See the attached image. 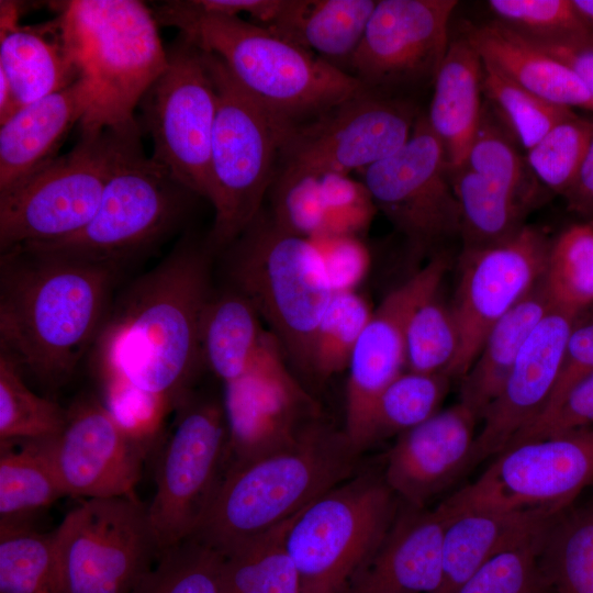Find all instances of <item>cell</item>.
Returning <instances> with one entry per match:
<instances>
[{
	"mask_svg": "<svg viewBox=\"0 0 593 593\" xmlns=\"http://www.w3.org/2000/svg\"><path fill=\"white\" fill-rule=\"evenodd\" d=\"M482 58L467 33L450 40L434 79V93L426 115L440 141L449 170L465 165L481 122Z\"/></svg>",
	"mask_w": 593,
	"mask_h": 593,
	"instance_id": "27",
	"label": "cell"
},
{
	"mask_svg": "<svg viewBox=\"0 0 593 593\" xmlns=\"http://www.w3.org/2000/svg\"><path fill=\"white\" fill-rule=\"evenodd\" d=\"M167 67L148 90L152 158L182 187L206 198L217 98L201 48L184 35L167 51Z\"/></svg>",
	"mask_w": 593,
	"mask_h": 593,
	"instance_id": "15",
	"label": "cell"
},
{
	"mask_svg": "<svg viewBox=\"0 0 593 593\" xmlns=\"http://www.w3.org/2000/svg\"><path fill=\"white\" fill-rule=\"evenodd\" d=\"M66 410L61 432L42 439L66 495L135 497L149 454L122 429L97 398L81 396Z\"/></svg>",
	"mask_w": 593,
	"mask_h": 593,
	"instance_id": "20",
	"label": "cell"
},
{
	"mask_svg": "<svg viewBox=\"0 0 593 593\" xmlns=\"http://www.w3.org/2000/svg\"><path fill=\"white\" fill-rule=\"evenodd\" d=\"M93 102L81 76L69 87L21 108L0 125V193L49 164L69 131L81 123Z\"/></svg>",
	"mask_w": 593,
	"mask_h": 593,
	"instance_id": "25",
	"label": "cell"
},
{
	"mask_svg": "<svg viewBox=\"0 0 593 593\" xmlns=\"http://www.w3.org/2000/svg\"><path fill=\"white\" fill-rule=\"evenodd\" d=\"M550 240L524 225L493 245L463 248L460 276L451 309L460 336L450 378H463L492 326L544 277Z\"/></svg>",
	"mask_w": 593,
	"mask_h": 593,
	"instance_id": "18",
	"label": "cell"
},
{
	"mask_svg": "<svg viewBox=\"0 0 593 593\" xmlns=\"http://www.w3.org/2000/svg\"><path fill=\"white\" fill-rule=\"evenodd\" d=\"M372 312L357 291L335 292L314 332L307 377L322 381L347 370Z\"/></svg>",
	"mask_w": 593,
	"mask_h": 593,
	"instance_id": "41",
	"label": "cell"
},
{
	"mask_svg": "<svg viewBox=\"0 0 593 593\" xmlns=\"http://www.w3.org/2000/svg\"><path fill=\"white\" fill-rule=\"evenodd\" d=\"M154 15L216 56L257 101L295 123L368 90L348 71L240 16L200 10L192 0L166 2Z\"/></svg>",
	"mask_w": 593,
	"mask_h": 593,
	"instance_id": "3",
	"label": "cell"
},
{
	"mask_svg": "<svg viewBox=\"0 0 593 593\" xmlns=\"http://www.w3.org/2000/svg\"><path fill=\"white\" fill-rule=\"evenodd\" d=\"M360 455L322 419L294 445L230 467L191 538L226 553L357 473Z\"/></svg>",
	"mask_w": 593,
	"mask_h": 593,
	"instance_id": "4",
	"label": "cell"
},
{
	"mask_svg": "<svg viewBox=\"0 0 593 593\" xmlns=\"http://www.w3.org/2000/svg\"><path fill=\"white\" fill-rule=\"evenodd\" d=\"M592 372L593 316L584 322L578 320L572 328L566 344L557 383L548 404L538 417L552 412L561 403L569 391L579 381Z\"/></svg>",
	"mask_w": 593,
	"mask_h": 593,
	"instance_id": "53",
	"label": "cell"
},
{
	"mask_svg": "<svg viewBox=\"0 0 593 593\" xmlns=\"http://www.w3.org/2000/svg\"><path fill=\"white\" fill-rule=\"evenodd\" d=\"M446 373L403 371L376 399L367 417L359 450L424 422L437 411L447 394Z\"/></svg>",
	"mask_w": 593,
	"mask_h": 593,
	"instance_id": "36",
	"label": "cell"
},
{
	"mask_svg": "<svg viewBox=\"0 0 593 593\" xmlns=\"http://www.w3.org/2000/svg\"><path fill=\"white\" fill-rule=\"evenodd\" d=\"M0 71L19 110L58 92L81 77L57 19L37 25L0 29Z\"/></svg>",
	"mask_w": 593,
	"mask_h": 593,
	"instance_id": "29",
	"label": "cell"
},
{
	"mask_svg": "<svg viewBox=\"0 0 593 593\" xmlns=\"http://www.w3.org/2000/svg\"><path fill=\"white\" fill-rule=\"evenodd\" d=\"M190 195L195 194L145 156L139 134L132 135L125 139L100 205L85 227L64 238L18 247L119 266L168 233Z\"/></svg>",
	"mask_w": 593,
	"mask_h": 593,
	"instance_id": "9",
	"label": "cell"
},
{
	"mask_svg": "<svg viewBox=\"0 0 593 593\" xmlns=\"http://www.w3.org/2000/svg\"><path fill=\"white\" fill-rule=\"evenodd\" d=\"M447 517L403 504L384 539L344 593H438Z\"/></svg>",
	"mask_w": 593,
	"mask_h": 593,
	"instance_id": "24",
	"label": "cell"
},
{
	"mask_svg": "<svg viewBox=\"0 0 593 593\" xmlns=\"http://www.w3.org/2000/svg\"><path fill=\"white\" fill-rule=\"evenodd\" d=\"M54 532L64 593H132L161 553L137 496L85 499Z\"/></svg>",
	"mask_w": 593,
	"mask_h": 593,
	"instance_id": "11",
	"label": "cell"
},
{
	"mask_svg": "<svg viewBox=\"0 0 593 593\" xmlns=\"http://www.w3.org/2000/svg\"><path fill=\"white\" fill-rule=\"evenodd\" d=\"M223 385L228 468L294 445L322 421L317 402L272 333L251 367Z\"/></svg>",
	"mask_w": 593,
	"mask_h": 593,
	"instance_id": "17",
	"label": "cell"
},
{
	"mask_svg": "<svg viewBox=\"0 0 593 593\" xmlns=\"http://www.w3.org/2000/svg\"><path fill=\"white\" fill-rule=\"evenodd\" d=\"M455 0H380L348 63L366 89L433 81L449 46Z\"/></svg>",
	"mask_w": 593,
	"mask_h": 593,
	"instance_id": "19",
	"label": "cell"
},
{
	"mask_svg": "<svg viewBox=\"0 0 593 593\" xmlns=\"http://www.w3.org/2000/svg\"><path fill=\"white\" fill-rule=\"evenodd\" d=\"M118 270L24 247L1 253V350L43 385L66 383L99 335Z\"/></svg>",
	"mask_w": 593,
	"mask_h": 593,
	"instance_id": "2",
	"label": "cell"
},
{
	"mask_svg": "<svg viewBox=\"0 0 593 593\" xmlns=\"http://www.w3.org/2000/svg\"><path fill=\"white\" fill-rule=\"evenodd\" d=\"M548 530L495 555L454 593H542L540 559Z\"/></svg>",
	"mask_w": 593,
	"mask_h": 593,
	"instance_id": "48",
	"label": "cell"
},
{
	"mask_svg": "<svg viewBox=\"0 0 593 593\" xmlns=\"http://www.w3.org/2000/svg\"><path fill=\"white\" fill-rule=\"evenodd\" d=\"M482 60L530 93L555 104L593 113V98L566 64L493 21L466 32Z\"/></svg>",
	"mask_w": 593,
	"mask_h": 593,
	"instance_id": "28",
	"label": "cell"
},
{
	"mask_svg": "<svg viewBox=\"0 0 593 593\" xmlns=\"http://www.w3.org/2000/svg\"><path fill=\"white\" fill-rule=\"evenodd\" d=\"M550 303L579 315L593 304V222L569 226L551 243L542 277Z\"/></svg>",
	"mask_w": 593,
	"mask_h": 593,
	"instance_id": "38",
	"label": "cell"
},
{
	"mask_svg": "<svg viewBox=\"0 0 593 593\" xmlns=\"http://www.w3.org/2000/svg\"><path fill=\"white\" fill-rule=\"evenodd\" d=\"M417 116L410 103L365 90L314 119L295 123L279 171H362L399 150Z\"/></svg>",
	"mask_w": 593,
	"mask_h": 593,
	"instance_id": "16",
	"label": "cell"
},
{
	"mask_svg": "<svg viewBox=\"0 0 593 593\" xmlns=\"http://www.w3.org/2000/svg\"><path fill=\"white\" fill-rule=\"evenodd\" d=\"M222 556L189 538L161 551L132 593H223Z\"/></svg>",
	"mask_w": 593,
	"mask_h": 593,
	"instance_id": "45",
	"label": "cell"
},
{
	"mask_svg": "<svg viewBox=\"0 0 593 593\" xmlns=\"http://www.w3.org/2000/svg\"><path fill=\"white\" fill-rule=\"evenodd\" d=\"M496 21L521 36L544 42H593L572 0H489Z\"/></svg>",
	"mask_w": 593,
	"mask_h": 593,
	"instance_id": "46",
	"label": "cell"
},
{
	"mask_svg": "<svg viewBox=\"0 0 593 593\" xmlns=\"http://www.w3.org/2000/svg\"><path fill=\"white\" fill-rule=\"evenodd\" d=\"M202 52L217 98L205 198L214 210L206 245L215 250L228 247L261 212L295 122L257 101L216 56Z\"/></svg>",
	"mask_w": 593,
	"mask_h": 593,
	"instance_id": "6",
	"label": "cell"
},
{
	"mask_svg": "<svg viewBox=\"0 0 593 593\" xmlns=\"http://www.w3.org/2000/svg\"><path fill=\"white\" fill-rule=\"evenodd\" d=\"M550 306L541 278L488 333L461 384L460 402L478 419L501 393L524 344Z\"/></svg>",
	"mask_w": 593,
	"mask_h": 593,
	"instance_id": "30",
	"label": "cell"
},
{
	"mask_svg": "<svg viewBox=\"0 0 593 593\" xmlns=\"http://www.w3.org/2000/svg\"><path fill=\"white\" fill-rule=\"evenodd\" d=\"M461 402L396 436L382 477L403 504L426 505L471 469L478 423Z\"/></svg>",
	"mask_w": 593,
	"mask_h": 593,
	"instance_id": "23",
	"label": "cell"
},
{
	"mask_svg": "<svg viewBox=\"0 0 593 593\" xmlns=\"http://www.w3.org/2000/svg\"><path fill=\"white\" fill-rule=\"evenodd\" d=\"M593 481V426L505 448L472 483L441 502L471 508L539 511L555 516Z\"/></svg>",
	"mask_w": 593,
	"mask_h": 593,
	"instance_id": "13",
	"label": "cell"
},
{
	"mask_svg": "<svg viewBox=\"0 0 593 593\" xmlns=\"http://www.w3.org/2000/svg\"><path fill=\"white\" fill-rule=\"evenodd\" d=\"M58 8L66 46L93 92L81 134L139 133L134 110L168 63L154 13L136 0H72Z\"/></svg>",
	"mask_w": 593,
	"mask_h": 593,
	"instance_id": "5",
	"label": "cell"
},
{
	"mask_svg": "<svg viewBox=\"0 0 593 593\" xmlns=\"http://www.w3.org/2000/svg\"><path fill=\"white\" fill-rule=\"evenodd\" d=\"M514 143L491 108L484 103L465 165L534 204L538 197V180Z\"/></svg>",
	"mask_w": 593,
	"mask_h": 593,
	"instance_id": "44",
	"label": "cell"
},
{
	"mask_svg": "<svg viewBox=\"0 0 593 593\" xmlns=\"http://www.w3.org/2000/svg\"><path fill=\"white\" fill-rule=\"evenodd\" d=\"M440 510L447 524L443 541V582L438 593H454L495 555L546 533L553 518L539 511L471 508L447 513Z\"/></svg>",
	"mask_w": 593,
	"mask_h": 593,
	"instance_id": "26",
	"label": "cell"
},
{
	"mask_svg": "<svg viewBox=\"0 0 593 593\" xmlns=\"http://www.w3.org/2000/svg\"><path fill=\"white\" fill-rule=\"evenodd\" d=\"M376 4L373 0H286L278 19L266 29L340 68L358 48Z\"/></svg>",
	"mask_w": 593,
	"mask_h": 593,
	"instance_id": "31",
	"label": "cell"
},
{
	"mask_svg": "<svg viewBox=\"0 0 593 593\" xmlns=\"http://www.w3.org/2000/svg\"><path fill=\"white\" fill-rule=\"evenodd\" d=\"M361 177L377 209L404 236L413 254L435 250L460 235L446 154L425 114L417 116L399 150L362 170Z\"/></svg>",
	"mask_w": 593,
	"mask_h": 593,
	"instance_id": "14",
	"label": "cell"
},
{
	"mask_svg": "<svg viewBox=\"0 0 593 593\" xmlns=\"http://www.w3.org/2000/svg\"><path fill=\"white\" fill-rule=\"evenodd\" d=\"M593 130V118L578 113L553 126L527 150L526 161L538 181L563 194L574 181Z\"/></svg>",
	"mask_w": 593,
	"mask_h": 593,
	"instance_id": "47",
	"label": "cell"
},
{
	"mask_svg": "<svg viewBox=\"0 0 593 593\" xmlns=\"http://www.w3.org/2000/svg\"><path fill=\"white\" fill-rule=\"evenodd\" d=\"M292 518L221 553L223 593H302L300 573L286 545Z\"/></svg>",
	"mask_w": 593,
	"mask_h": 593,
	"instance_id": "35",
	"label": "cell"
},
{
	"mask_svg": "<svg viewBox=\"0 0 593 593\" xmlns=\"http://www.w3.org/2000/svg\"><path fill=\"white\" fill-rule=\"evenodd\" d=\"M448 267L447 255L437 253L424 267L390 291L373 310L355 346L347 369L343 430L358 452L363 427L376 399L406 370L407 321L422 301L439 290Z\"/></svg>",
	"mask_w": 593,
	"mask_h": 593,
	"instance_id": "21",
	"label": "cell"
},
{
	"mask_svg": "<svg viewBox=\"0 0 593 593\" xmlns=\"http://www.w3.org/2000/svg\"><path fill=\"white\" fill-rule=\"evenodd\" d=\"M563 198L570 211L593 222V130L577 177Z\"/></svg>",
	"mask_w": 593,
	"mask_h": 593,
	"instance_id": "55",
	"label": "cell"
},
{
	"mask_svg": "<svg viewBox=\"0 0 593 593\" xmlns=\"http://www.w3.org/2000/svg\"><path fill=\"white\" fill-rule=\"evenodd\" d=\"M210 247L183 244L116 300L93 344L102 391L130 390L176 411L203 367L200 323L212 294Z\"/></svg>",
	"mask_w": 593,
	"mask_h": 593,
	"instance_id": "1",
	"label": "cell"
},
{
	"mask_svg": "<svg viewBox=\"0 0 593 593\" xmlns=\"http://www.w3.org/2000/svg\"><path fill=\"white\" fill-rule=\"evenodd\" d=\"M66 417L67 410L27 387L22 369L0 349V441L53 438Z\"/></svg>",
	"mask_w": 593,
	"mask_h": 593,
	"instance_id": "40",
	"label": "cell"
},
{
	"mask_svg": "<svg viewBox=\"0 0 593 593\" xmlns=\"http://www.w3.org/2000/svg\"><path fill=\"white\" fill-rule=\"evenodd\" d=\"M0 593H64L54 530L0 529Z\"/></svg>",
	"mask_w": 593,
	"mask_h": 593,
	"instance_id": "37",
	"label": "cell"
},
{
	"mask_svg": "<svg viewBox=\"0 0 593 593\" xmlns=\"http://www.w3.org/2000/svg\"><path fill=\"white\" fill-rule=\"evenodd\" d=\"M139 134V133H137ZM81 134L68 153L0 193V250L67 237L96 214L127 137Z\"/></svg>",
	"mask_w": 593,
	"mask_h": 593,
	"instance_id": "10",
	"label": "cell"
},
{
	"mask_svg": "<svg viewBox=\"0 0 593 593\" xmlns=\"http://www.w3.org/2000/svg\"><path fill=\"white\" fill-rule=\"evenodd\" d=\"M592 426L593 372L579 381L552 412L519 432L507 447Z\"/></svg>",
	"mask_w": 593,
	"mask_h": 593,
	"instance_id": "52",
	"label": "cell"
},
{
	"mask_svg": "<svg viewBox=\"0 0 593 593\" xmlns=\"http://www.w3.org/2000/svg\"><path fill=\"white\" fill-rule=\"evenodd\" d=\"M459 345V328L451 304H446L437 290L414 309L407 321L406 370L449 376Z\"/></svg>",
	"mask_w": 593,
	"mask_h": 593,
	"instance_id": "43",
	"label": "cell"
},
{
	"mask_svg": "<svg viewBox=\"0 0 593 593\" xmlns=\"http://www.w3.org/2000/svg\"><path fill=\"white\" fill-rule=\"evenodd\" d=\"M527 41L570 67L593 98V42Z\"/></svg>",
	"mask_w": 593,
	"mask_h": 593,
	"instance_id": "54",
	"label": "cell"
},
{
	"mask_svg": "<svg viewBox=\"0 0 593 593\" xmlns=\"http://www.w3.org/2000/svg\"><path fill=\"white\" fill-rule=\"evenodd\" d=\"M0 529L29 526L31 518L67 496L42 440L0 441Z\"/></svg>",
	"mask_w": 593,
	"mask_h": 593,
	"instance_id": "33",
	"label": "cell"
},
{
	"mask_svg": "<svg viewBox=\"0 0 593 593\" xmlns=\"http://www.w3.org/2000/svg\"><path fill=\"white\" fill-rule=\"evenodd\" d=\"M271 190L270 216L278 227L305 238L321 233L326 212L321 175L280 170Z\"/></svg>",
	"mask_w": 593,
	"mask_h": 593,
	"instance_id": "49",
	"label": "cell"
},
{
	"mask_svg": "<svg viewBox=\"0 0 593 593\" xmlns=\"http://www.w3.org/2000/svg\"><path fill=\"white\" fill-rule=\"evenodd\" d=\"M460 212L463 248L502 242L517 233L534 204L474 172L466 165L449 170Z\"/></svg>",
	"mask_w": 593,
	"mask_h": 593,
	"instance_id": "34",
	"label": "cell"
},
{
	"mask_svg": "<svg viewBox=\"0 0 593 593\" xmlns=\"http://www.w3.org/2000/svg\"><path fill=\"white\" fill-rule=\"evenodd\" d=\"M163 445L148 514L164 551L191 538L228 468V430L222 401L194 392L175 411Z\"/></svg>",
	"mask_w": 593,
	"mask_h": 593,
	"instance_id": "12",
	"label": "cell"
},
{
	"mask_svg": "<svg viewBox=\"0 0 593 593\" xmlns=\"http://www.w3.org/2000/svg\"><path fill=\"white\" fill-rule=\"evenodd\" d=\"M226 248L233 289L253 303L291 366L307 376L314 332L334 294L317 247L261 211Z\"/></svg>",
	"mask_w": 593,
	"mask_h": 593,
	"instance_id": "7",
	"label": "cell"
},
{
	"mask_svg": "<svg viewBox=\"0 0 593 593\" xmlns=\"http://www.w3.org/2000/svg\"><path fill=\"white\" fill-rule=\"evenodd\" d=\"M321 182L326 212L317 236H358L370 225L378 210L366 186L361 180L337 172L321 175Z\"/></svg>",
	"mask_w": 593,
	"mask_h": 593,
	"instance_id": "50",
	"label": "cell"
},
{
	"mask_svg": "<svg viewBox=\"0 0 593 593\" xmlns=\"http://www.w3.org/2000/svg\"><path fill=\"white\" fill-rule=\"evenodd\" d=\"M483 61L482 92L495 116L513 139L526 150L553 126L577 112L546 101L523 89L489 63Z\"/></svg>",
	"mask_w": 593,
	"mask_h": 593,
	"instance_id": "39",
	"label": "cell"
},
{
	"mask_svg": "<svg viewBox=\"0 0 593 593\" xmlns=\"http://www.w3.org/2000/svg\"><path fill=\"white\" fill-rule=\"evenodd\" d=\"M540 562L556 593H593V510L550 527Z\"/></svg>",
	"mask_w": 593,
	"mask_h": 593,
	"instance_id": "42",
	"label": "cell"
},
{
	"mask_svg": "<svg viewBox=\"0 0 593 593\" xmlns=\"http://www.w3.org/2000/svg\"><path fill=\"white\" fill-rule=\"evenodd\" d=\"M579 315L551 304L524 344L505 383L482 417L471 469L503 451L545 410Z\"/></svg>",
	"mask_w": 593,
	"mask_h": 593,
	"instance_id": "22",
	"label": "cell"
},
{
	"mask_svg": "<svg viewBox=\"0 0 593 593\" xmlns=\"http://www.w3.org/2000/svg\"><path fill=\"white\" fill-rule=\"evenodd\" d=\"M399 505L382 473L358 471L293 516L286 545L302 593H344L384 539Z\"/></svg>",
	"mask_w": 593,
	"mask_h": 593,
	"instance_id": "8",
	"label": "cell"
},
{
	"mask_svg": "<svg viewBox=\"0 0 593 593\" xmlns=\"http://www.w3.org/2000/svg\"><path fill=\"white\" fill-rule=\"evenodd\" d=\"M580 15L593 32V0H572Z\"/></svg>",
	"mask_w": 593,
	"mask_h": 593,
	"instance_id": "56",
	"label": "cell"
},
{
	"mask_svg": "<svg viewBox=\"0 0 593 593\" xmlns=\"http://www.w3.org/2000/svg\"><path fill=\"white\" fill-rule=\"evenodd\" d=\"M253 303L231 288L212 292L201 316L203 367L223 384L242 377L254 363L270 332Z\"/></svg>",
	"mask_w": 593,
	"mask_h": 593,
	"instance_id": "32",
	"label": "cell"
},
{
	"mask_svg": "<svg viewBox=\"0 0 593 593\" xmlns=\"http://www.w3.org/2000/svg\"><path fill=\"white\" fill-rule=\"evenodd\" d=\"M335 292L357 291L370 268V253L359 238L349 235H321L313 238Z\"/></svg>",
	"mask_w": 593,
	"mask_h": 593,
	"instance_id": "51",
	"label": "cell"
}]
</instances>
